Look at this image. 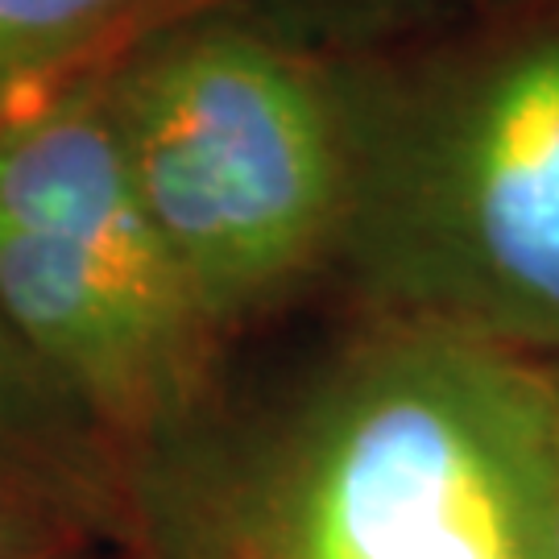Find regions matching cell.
<instances>
[{
  "instance_id": "obj_1",
  "label": "cell",
  "mask_w": 559,
  "mask_h": 559,
  "mask_svg": "<svg viewBox=\"0 0 559 559\" xmlns=\"http://www.w3.org/2000/svg\"><path fill=\"white\" fill-rule=\"evenodd\" d=\"M138 559H551V369L360 323L253 411L120 477Z\"/></svg>"
},
{
  "instance_id": "obj_2",
  "label": "cell",
  "mask_w": 559,
  "mask_h": 559,
  "mask_svg": "<svg viewBox=\"0 0 559 559\" xmlns=\"http://www.w3.org/2000/svg\"><path fill=\"white\" fill-rule=\"evenodd\" d=\"M344 67L332 274L365 323L559 360V0H498Z\"/></svg>"
},
{
  "instance_id": "obj_3",
  "label": "cell",
  "mask_w": 559,
  "mask_h": 559,
  "mask_svg": "<svg viewBox=\"0 0 559 559\" xmlns=\"http://www.w3.org/2000/svg\"><path fill=\"white\" fill-rule=\"evenodd\" d=\"M138 195L224 340L332 274L348 203L344 67L200 0L104 67Z\"/></svg>"
},
{
  "instance_id": "obj_4",
  "label": "cell",
  "mask_w": 559,
  "mask_h": 559,
  "mask_svg": "<svg viewBox=\"0 0 559 559\" xmlns=\"http://www.w3.org/2000/svg\"><path fill=\"white\" fill-rule=\"evenodd\" d=\"M0 485H29L120 522V473L96 431L0 320Z\"/></svg>"
},
{
  "instance_id": "obj_5",
  "label": "cell",
  "mask_w": 559,
  "mask_h": 559,
  "mask_svg": "<svg viewBox=\"0 0 559 559\" xmlns=\"http://www.w3.org/2000/svg\"><path fill=\"white\" fill-rule=\"evenodd\" d=\"M200 0H0V124L104 71Z\"/></svg>"
},
{
  "instance_id": "obj_6",
  "label": "cell",
  "mask_w": 559,
  "mask_h": 559,
  "mask_svg": "<svg viewBox=\"0 0 559 559\" xmlns=\"http://www.w3.org/2000/svg\"><path fill=\"white\" fill-rule=\"evenodd\" d=\"M328 62H365L452 29L498 0H212Z\"/></svg>"
},
{
  "instance_id": "obj_7",
  "label": "cell",
  "mask_w": 559,
  "mask_h": 559,
  "mask_svg": "<svg viewBox=\"0 0 559 559\" xmlns=\"http://www.w3.org/2000/svg\"><path fill=\"white\" fill-rule=\"evenodd\" d=\"M96 526L80 506L29 485H0V559H75Z\"/></svg>"
},
{
  "instance_id": "obj_8",
  "label": "cell",
  "mask_w": 559,
  "mask_h": 559,
  "mask_svg": "<svg viewBox=\"0 0 559 559\" xmlns=\"http://www.w3.org/2000/svg\"><path fill=\"white\" fill-rule=\"evenodd\" d=\"M551 369V559H559V360Z\"/></svg>"
}]
</instances>
